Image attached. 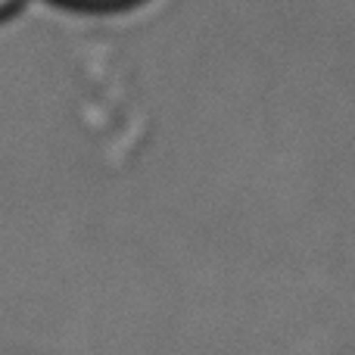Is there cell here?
Listing matches in <instances>:
<instances>
[{
	"label": "cell",
	"mask_w": 355,
	"mask_h": 355,
	"mask_svg": "<svg viewBox=\"0 0 355 355\" xmlns=\"http://www.w3.org/2000/svg\"><path fill=\"white\" fill-rule=\"evenodd\" d=\"M12 3H16V0H0V12H3L6 6H12Z\"/></svg>",
	"instance_id": "obj_1"
},
{
	"label": "cell",
	"mask_w": 355,
	"mask_h": 355,
	"mask_svg": "<svg viewBox=\"0 0 355 355\" xmlns=\"http://www.w3.org/2000/svg\"><path fill=\"white\" fill-rule=\"evenodd\" d=\"M87 3H112V0H87Z\"/></svg>",
	"instance_id": "obj_2"
}]
</instances>
